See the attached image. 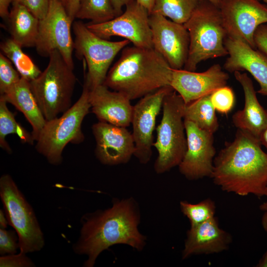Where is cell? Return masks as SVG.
Listing matches in <instances>:
<instances>
[{"label":"cell","instance_id":"obj_1","mask_svg":"<svg viewBox=\"0 0 267 267\" xmlns=\"http://www.w3.org/2000/svg\"><path fill=\"white\" fill-rule=\"evenodd\" d=\"M140 219L139 207L134 198H114L110 207L82 217L80 235L73 250L87 257L85 267H93L103 251L116 244L141 251L146 237L139 231Z\"/></svg>","mask_w":267,"mask_h":267},{"label":"cell","instance_id":"obj_2","mask_svg":"<svg viewBox=\"0 0 267 267\" xmlns=\"http://www.w3.org/2000/svg\"><path fill=\"white\" fill-rule=\"evenodd\" d=\"M227 192L245 196H265L267 189V153L258 139L237 130L214 160L211 177Z\"/></svg>","mask_w":267,"mask_h":267},{"label":"cell","instance_id":"obj_3","mask_svg":"<svg viewBox=\"0 0 267 267\" xmlns=\"http://www.w3.org/2000/svg\"><path fill=\"white\" fill-rule=\"evenodd\" d=\"M173 69L153 48L134 45L123 49L103 85L131 100L171 86Z\"/></svg>","mask_w":267,"mask_h":267},{"label":"cell","instance_id":"obj_4","mask_svg":"<svg viewBox=\"0 0 267 267\" xmlns=\"http://www.w3.org/2000/svg\"><path fill=\"white\" fill-rule=\"evenodd\" d=\"M183 25L189 36L184 70L195 71L203 61L228 55L224 45L227 36L219 7L207 0H202Z\"/></svg>","mask_w":267,"mask_h":267},{"label":"cell","instance_id":"obj_5","mask_svg":"<svg viewBox=\"0 0 267 267\" xmlns=\"http://www.w3.org/2000/svg\"><path fill=\"white\" fill-rule=\"evenodd\" d=\"M90 108L89 88L84 83L82 94L74 105L60 117L46 121L35 140V148L49 163L60 165L65 146L69 143L78 144L84 140L82 124Z\"/></svg>","mask_w":267,"mask_h":267},{"label":"cell","instance_id":"obj_6","mask_svg":"<svg viewBox=\"0 0 267 267\" xmlns=\"http://www.w3.org/2000/svg\"><path fill=\"white\" fill-rule=\"evenodd\" d=\"M46 68L30 82L32 92L46 121L63 114L71 107L76 82L73 69L57 50L49 56Z\"/></svg>","mask_w":267,"mask_h":267},{"label":"cell","instance_id":"obj_7","mask_svg":"<svg viewBox=\"0 0 267 267\" xmlns=\"http://www.w3.org/2000/svg\"><path fill=\"white\" fill-rule=\"evenodd\" d=\"M184 105L183 99L175 90L164 99L162 118L156 129L157 138L153 145L158 152L154 165L158 174L178 166L186 150Z\"/></svg>","mask_w":267,"mask_h":267},{"label":"cell","instance_id":"obj_8","mask_svg":"<svg viewBox=\"0 0 267 267\" xmlns=\"http://www.w3.org/2000/svg\"><path fill=\"white\" fill-rule=\"evenodd\" d=\"M0 197L8 224L16 232L20 252L32 253L44 246L43 233L32 206L8 174L0 178Z\"/></svg>","mask_w":267,"mask_h":267},{"label":"cell","instance_id":"obj_9","mask_svg":"<svg viewBox=\"0 0 267 267\" xmlns=\"http://www.w3.org/2000/svg\"><path fill=\"white\" fill-rule=\"evenodd\" d=\"M72 29L75 55L85 60L88 69L84 83L89 89L103 84L114 58L131 42L126 39L113 42L102 39L80 21L73 22Z\"/></svg>","mask_w":267,"mask_h":267},{"label":"cell","instance_id":"obj_10","mask_svg":"<svg viewBox=\"0 0 267 267\" xmlns=\"http://www.w3.org/2000/svg\"><path fill=\"white\" fill-rule=\"evenodd\" d=\"M73 22L59 0H50L45 16L39 21L36 49L43 57H49L57 50L67 64L74 69V41L71 35Z\"/></svg>","mask_w":267,"mask_h":267},{"label":"cell","instance_id":"obj_11","mask_svg":"<svg viewBox=\"0 0 267 267\" xmlns=\"http://www.w3.org/2000/svg\"><path fill=\"white\" fill-rule=\"evenodd\" d=\"M149 17L148 10L136 0L127 5L125 11L114 18L86 25L102 39L109 40L111 37L119 36L129 40L133 45L151 48L153 44Z\"/></svg>","mask_w":267,"mask_h":267},{"label":"cell","instance_id":"obj_12","mask_svg":"<svg viewBox=\"0 0 267 267\" xmlns=\"http://www.w3.org/2000/svg\"><path fill=\"white\" fill-rule=\"evenodd\" d=\"M219 8L227 37L256 49L255 32L267 23V6L259 0H221Z\"/></svg>","mask_w":267,"mask_h":267},{"label":"cell","instance_id":"obj_13","mask_svg":"<svg viewBox=\"0 0 267 267\" xmlns=\"http://www.w3.org/2000/svg\"><path fill=\"white\" fill-rule=\"evenodd\" d=\"M174 90L171 86L162 88L142 97L133 106L131 124L135 145L134 156L141 164H146L150 160L156 118L165 96Z\"/></svg>","mask_w":267,"mask_h":267},{"label":"cell","instance_id":"obj_14","mask_svg":"<svg viewBox=\"0 0 267 267\" xmlns=\"http://www.w3.org/2000/svg\"><path fill=\"white\" fill-rule=\"evenodd\" d=\"M153 48L173 69H181L188 55L189 36L183 24L156 13L149 17Z\"/></svg>","mask_w":267,"mask_h":267},{"label":"cell","instance_id":"obj_15","mask_svg":"<svg viewBox=\"0 0 267 267\" xmlns=\"http://www.w3.org/2000/svg\"><path fill=\"white\" fill-rule=\"evenodd\" d=\"M187 148L179 163L181 175L189 180L211 178L216 155L214 134L199 128L188 120H184Z\"/></svg>","mask_w":267,"mask_h":267},{"label":"cell","instance_id":"obj_16","mask_svg":"<svg viewBox=\"0 0 267 267\" xmlns=\"http://www.w3.org/2000/svg\"><path fill=\"white\" fill-rule=\"evenodd\" d=\"M92 132L96 142L95 155L102 164H126L134 155V138L127 128L98 121L92 125Z\"/></svg>","mask_w":267,"mask_h":267},{"label":"cell","instance_id":"obj_17","mask_svg":"<svg viewBox=\"0 0 267 267\" xmlns=\"http://www.w3.org/2000/svg\"><path fill=\"white\" fill-rule=\"evenodd\" d=\"M228 79L221 66L215 64L202 72L173 69L171 86L186 104L226 86Z\"/></svg>","mask_w":267,"mask_h":267},{"label":"cell","instance_id":"obj_18","mask_svg":"<svg viewBox=\"0 0 267 267\" xmlns=\"http://www.w3.org/2000/svg\"><path fill=\"white\" fill-rule=\"evenodd\" d=\"M224 45L228 56L223 64L230 72L246 71L259 83L258 93L267 96V56L241 41L226 37Z\"/></svg>","mask_w":267,"mask_h":267},{"label":"cell","instance_id":"obj_19","mask_svg":"<svg viewBox=\"0 0 267 267\" xmlns=\"http://www.w3.org/2000/svg\"><path fill=\"white\" fill-rule=\"evenodd\" d=\"M122 93L111 90L103 84L89 89V101L92 112L99 121L117 126L131 124L133 106Z\"/></svg>","mask_w":267,"mask_h":267},{"label":"cell","instance_id":"obj_20","mask_svg":"<svg viewBox=\"0 0 267 267\" xmlns=\"http://www.w3.org/2000/svg\"><path fill=\"white\" fill-rule=\"evenodd\" d=\"M232 240L230 234L219 227L214 217L187 231L182 258L192 255L218 253L226 250Z\"/></svg>","mask_w":267,"mask_h":267},{"label":"cell","instance_id":"obj_21","mask_svg":"<svg viewBox=\"0 0 267 267\" xmlns=\"http://www.w3.org/2000/svg\"><path fill=\"white\" fill-rule=\"evenodd\" d=\"M234 75L243 89L244 105L233 115L232 123L237 130L259 140L267 126V111L260 103L253 82L247 74L235 71Z\"/></svg>","mask_w":267,"mask_h":267},{"label":"cell","instance_id":"obj_22","mask_svg":"<svg viewBox=\"0 0 267 267\" xmlns=\"http://www.w3.org/2000/svg\"><path fill=\"white\" fill-rule=\"evenodd\" d=\"M0 96L23 114L32 126V134L35 141L46 121L32 92L30 82L21 77Z\"/></svg>","mask_w":267,"mask_h":267},{"label":"cell","instance_id":"obj_23","mask_svg":"<svg viewBox=\"0 0 267 267\" xmlns=\"http://www.w3.org/2000/svg\"><path fill=\"white\" fill-rule=\"evenodd\" d=\"M11 39L22 47L36 46L39 21L26 7L12 4L7 19Z\"/></svg>","mask_w":267,"mask_h":267},{"label":"cell","instance_id":"obj_24","mask_svg":"<svg viewBox=\"0 0 267 267\" xmlns=\"http://www.w3.org/2000/svg\"><path fill=\"white\" fill-rule=\"evenodd\" d=\"M216 110L210 94L201 97L184 105L183 119L195 124L200 129L214 134L219 128Z\"/></svg>","mask_w":267,"mask_h":267},{"label":"cell","instance_id":"obj_25","mask_svg":"<svg viewBox=\"0 0 267 267\" xmlns=\"http://www.w3.org/2000/svg\"><path fill=\"white\" fill-rule=\"evenodd\" d=\"M1 53L8 58L21 77L30 82L42 73L32 59L22 50V47L11 38L0 44Z\"/></svg>","mask_w":267,"mask_h":267},{"label":"cell","instance_id":"obj_26","mask_svg":"<svg viewBox=\"0 0 267 267\" xmlns=\"http://www.w3.org/2000/svg\"><path fill=\"white\" fill-rule=\"evenodd\" d=\"M7 102L0 95V146L8 153L11 149L6 140L10 134H16L22 142L33 144L35 141L32 134H30L15 120L14 114L8 108Z\"/></svg>","mask_w":267,"mask_h":267},{"label":"cell","instance_id":"obj_27","mask_svg":"<svg viewBox=\"0 0 267 267\" xmlns=\"http://www.w3.org/2000/svg\"><path fill=\"white\" fill-rule=\"evenodd\" d=\"M202 0H155L151 13L169 18L184 24L190 18ZM150 13V14H151Z\"/></svg>","mask_w":267,"mask_h":267},{"label":"cell","instance_id":"obj_28","mask_svg":"<svg viewBox=\"0 0 267 267\" xmlns=\"http://www.w3.org/2000/svg\"><path fill=\"white\" fill-rule=\"evenodd\" d=\"M117 17L110 0H80L75 18L101 23Z\"/></svg>","mask_w":267,"mask_h":267},{"label":"cell","instance_id":"obj_29","mask_svg":"<svg viewBox=\"0 0 267 267\" xmlns=\"http://www.w3.org/2000/svg\"><path fill=\"white\" fill-rule=\"evenodd\" d=\"M179 206L182 213L189 220L190 226L200 224L215 217V203L210 198L194 204L181 201Z\"/></svg>","mask_w":267,"mask_h":267},{"label":"cell","instance_id":"obj_30","mask_svg":"<svg viewBox=\"0 0 267 267\" xmlns=\"http://www.w3.org/2000/svg\"><path fill=\"white\" fill-rule=\"evenodd\" d=\"M21 77L11 61L1 52L0 54V95L4 94L17 83Z\"/></svg>","mask_w":267,"mask_h":267},{"label":"cell","instance_id":"obj_31","mask_svg":"<svg viewBox=\"0 0 267 267\" xmlns=\"http://www.w3.org/2000/svg\"><path fill=\"white\" fill-rule=\"evenodd\" d=\"M210 100L216 111L227 114L234 107L235 95L232 89L225 86L211 93Z\"/></svg>","mask_w":267,"mask_h":267},{"label":"cell","instance_id":"obj_32","mask_svg":"<svg viewBox=\"0 0 267 267\" xmlns=\"http://www.w3.org/2000/svg\"><path fill=\"white\" fill-rule=\"evenodd\" d=\"M19 249V239L15 230L0 229V254L2 256L16 254Z\"/></svg>","mask_w":267,"mask_h":267},{"label":"cell","instance_id":"obj_33","mask_svg":"<svg viewBox=\"0 0 267 267\" xmlns=\"http://www.w3.org/2000/svg\"><path fill=\"white\" fill-rule=\"evenodd\" d=\"M50 0H12V4H20L26 7L39 20L43 18L48 11Z\"/></svg>","mask_w":267,"mask_h":267},{"label":"cell","instance_id":"obj_34","mask_svg":"<svg viewBox=\"0 0 267 267\" xmlns=\"http://www.w3.org/2000/svg\"><path fill=\"white\" fill-rule=\"evenodd\" d=\"M0 267H33L35 265L26 253L21 252L2 256L0 258Z\"/></svg>","mask_w":267,"mask_h":267},{"label":"cell","instance_id":"obj_35","mask_svg":"<svg viewBox=\"0 0 267 267\" xmlns=\"http://www.w3.org/2000/svg\"><path fill=\"white\" fill-rule=\"evenodd\" d=\"M256 49L267 56V25L262 24L256 29L254 34Z\"/></svg>","mask_w":267,"mask_h":267},{"label":"cell","instance_id":"obj_36","mask_svg":"<svg viewBox=\"0 0 267 267\" xmlns=\"http://www.w3.org/2000/svg\"><path fill=\"white\" fill-rule=\"evenodd\" d=\"M80 0H66L65 7L71 20L74 22L78 9Z\"/></svg>","mask_w":267,"mask_h":267},{"label":"cell","instance_id":"obj_37","mask_svg":"<svg viewBox=\"0 0 267 267\" xmlns=\"http://www.w3.org/2000/svg\"><path fill=\"white\" fill-rule=\"evenodd\" d=\"M113 5L114 9L117 14V16L121 14L123 12V8L129 4L134 1L136 0H110Z\"/></svg>","mask_w":267,"mask_h":267},{"label":"cell","instance_id":"obj_38","mask_svg":"<svg viewBox=\"0 0 267 267\" xmlns=\"http://www.w3.org/2000/svg\"><path fill=\"white\" fill-rule=\"evenodd\" d=\"M12 0H0V16L2 19H7L9 15V6Z\"/></svg>","mask_w":267,"mask_h":267},{"label":"cell","instance_id":"obj_39","mask_svg":"<svg viewBox=\"0 0 267 267\" xmlns=\"http://www.w3.org/2000/svg\"><path fill=\"white\" fill-rule=\"evenodd\" d=\"M155 0H136L137 2L145 7L149 12L151 13Z\"/></svg>","mask_w":267,"mask_h":267},{"label":"cell","instance_id":"obj_40","mask_svg":"<svg viewBox=\"0 0 267 267\" xmlns=\"http://www.w3.org/2000/svg\"><path fill=\"white\" fill-rule=\"evenodd\" d=\"M259 140L261 145H263L266 148L267 153V126L262 132Z\"/></svg>","mask_w":267,"mask_h":267},{"label":"cell","instance_id":"obj_41","mask_svg":"<svg viewBox=\"0 0 267 267\" xmlns=\"http://www.w3.org/2000/svg\"><path fill=\"white\" fill-rule=\"evenodd\" d=\"M8 222L4 211L1 209L0 210V228H6Z\"/></svg>","mask_w":267,"mask_h":267},{"label":"cell","instance_id":"obj_42","mask_svg":"<svg viewBox=\"0 0 267 267\" xmlns=\"http://www.w3.org/2000/svg\"><path fill=\"white\" fill-rule=\"evenodd\" d=\"M257 267H267V251L257 264Z\"/></svg>","mask_w":267,"mask_h":267},{"label":"cell","instance_id":"obj_43","mask_svg":"<svg viewBox=\"0 0 267 267\" xmlns=\"http://www.w3.org/2000/svg\"><path fill=\"white\" fill-rule=\"evenodd\" d=\"M261 223L264 230L267 231V211H265V213L262 216Z\"/></svg>","mask_w":267,"mask_h":267},{"label":"cell","instance_id":"obj_44","mask_svg":"<svg viewBox=\"0 0 267 267\" xmlns=\"http://www.w3.org/2000/svg\"><path fill=\"white\" fill-rule=\"evenodd\" d=\"M265 196L267 197V191H266ZM260 209L261 210L263 211L264 212L267 211V200L264 202V203H263L260 206Z\"/></svg>","mask_w":267,"mask_h":267},{"label":"cell","instance_id":"obj_45","mask_svg":"<svg viewBox=\"0 0 267 267\" xmlns=\"http://www.w3.org/2000/svg\"><path fill=\"white\" fill-rule=\"evenodd\" d=\"M214 4V5H216L218 7H219L221 0H207Z\"/></svg>","mask_w":267,"mask_h":267},{"label":"cell","instance_id":"obj_46","mask_svg":"<svg viewBox=\"0 0 267 267\" xmlns=\"http://www.w3.org/2000/svg\"><path fill=\"white\" fill-rule=\"evenodd\" d=\"M60 1H61V2L64 5H65L66 4V0H59Z\"/></svg>","mask_w":267,"mask_h":267},{"label":"cell","instance_id":"obj_47","mask_svg":"<svg viewBox=\"0 0 267 267\" xmlns=\"http://www.w3.org/2000/svg\"><path fill=\"white\" fill-rule=\"evenodd\" d=\"M264 2H266V3H267V0H262Z\"/></svg>","mask_w":267,"mask_h":267}]
</instances>
